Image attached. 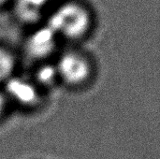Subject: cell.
<instances>
[{"label": "cell", "mask_w": 160, "mask_h": 159, "mask_svg": "<svg viewBox=\"0 0 160 159\" xmlns=\"http://www.w3.org/2000/svg\"><path fill=\"white\" fill-rule=\"evenodd\" d=\"M92 23L89 11L75 2L65 3L58 7L50 16L47 26L56 35L67 39L75 40L84 37Z\"/></svg>", "instance_id": "cell-1"}, {"label": "cell", "mask_w": 160, "mask_h": 159, "mask_svg": "<svg viewBox=\"0 0 160 159\" xmlns=\"http://www.w3.org/2000/svg\"><path fill=\"white\" fill-rule=\"evenodd\" d=\"M56 39V35L48 26L41 27L28 37L25 43L26 52L32 58L44 60L55 50Z\"/></svg>", "instance_id": "cell-4"}, {"label": "cell", "mask_w": 160, "mask_h": 159, "mask_svg": "<svg viewBox=\"0 0 160 159\" xmlns=\"http://www.w3.org/2000/svg\"><path fill=\"white\" fill-rule=\"evenodd\" d=\"M54 65L59 81L71 87L85 84L93 74L91 61L84 54L76 51L64 52Z\"/></svg>", "instance_id": "cell-2"}, {"label": "cell", "mask_w": 160, "mask_h": 159, "mask_svg": "<svg viewBox=\"0 0 160 159\" xmlns=\"http://www.w3.org/2000/svg\"><path fill=\"white\" fill-rule=\"evenodd\" d=\"M17 59L8 49L0 46V87L4 86L14 75Z\"/></svg>", "instance_id": "cell-6"}, {"label": "cell", "mask_w": 160, "mask_h": 159, "mask_svg": "<svg viewBox=\"0 0 160 159\" xmlns=\"http://www.w3.org/2000/svg\"><path fill=\"white\" fill-rule=\"evenodd\" d=\"M9 103L13 102L23 108H35L41 103L44 92L38 86L31 76L14 75L3 87Z\"/></svg>", "instance_id": "cell-3"}, {"label": "cell", "mask_w": 160, "mask_h": 159, "mask_svg": "<svg viewBox=\"0 0 160 159\" xmlns=\"http://www.w3.org/2000/svg\"><path fill=\"white\" fill-rule=\"evenodd\" d=\"M31 78L43 92H45L48 88L52 87L56 82H60L55 65L52 63L39 64L31 75Z\"/></svg>", "instance_id": "cell-5"}, {"label": "cell", "mask_w": 160, "mask_h": 159, "mask_svg": "<svg viewBox=\"0 0 160 159\" xmlns=\"http://www.w3.org/2000/svg\"><path fill=\"white\" fill-rule=\"evenodd\" d=\"M8 0H0V7L2 6V5H4L5 3H7Z\"/></svg>", "instance_id": "cell-8"}, {"label": "cell", "mask_w": 160, "mask_h": 159, "mask_svg": "<svg viewBox=\"0 0 160 159\" xmlns=\"http://www.w3.org/2000/svg\"><path fill=\"white\" fill-rule=\"evenodd\" d=\"M8 105H9V100L6 93L4 92L3 88L0 87V118L4 116V114L6 113Z\"/></svg>", "instance_id": "cell-7"}]
</instances>
